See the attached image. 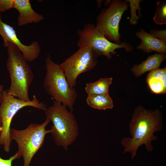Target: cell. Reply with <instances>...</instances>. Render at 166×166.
I'll return each instance as SVG.
<instances>
[{
  "label": "cell",
  "instance_id": "obj_22",
  "mask_svg": "<svg viewBox=\"0 0 166 166\" xmlns=\"http://www.w3.org/2000/svg\"><path fill=\"white\" fill-rule=\"evenodd\" d=\"M4 86L0 84V102L1 100L2 92L3 90ZM0 122H1V120L0 117Z\"/></svg>",
  "mask_w": 166,
  "mask_h": 166
},
{
  "label": "cell",
  "instance_id": "obj_15",
  "mask_svg": "<svg viewBox=\"0 0 166 166\" xmlns=\"http://www.w3.org/2000/svg\"><path fill=\"white\" fill-rule=\"evenodd\" d=\"M112 77L101 78L94 82L86 84L85 89L88 95L109 94V88L112 84Z\"/></svg>",
  "mask_w": 166,
  "mask_h": 166
},
{
  "label": "cell",
  "instance_id": "obj_11",
  "mask_svg": "<svg viewBox=\"0 0 166 166\" xmlns=\"http://www.w3.org/2000/svg\"><path fill=\"white\" fill-rule=\"evenodd\" d=\"M13 8L18 10V25L22 26L29 23H38L43 20V16L32 8L29 0H14Z\"/></svg>",
  "mask_w": 166,
  "mask_h": 166
},
{
  "label": "cell",
  "instance_id": "obj_3",
  "mask_svg": "<svg viewBox=\"0 0 166 166\" xmlns=\"http://www.w3.org/2000/svg\"><path fill=\"white\" fill-rule=\"evenodd\" d=\"M72 112L61 103L56 101L45 110L46 118L53 124L50 133L55 144L65 151L79 135L78 123Z\"/></svg>",
  "mask_w": 166,
  "mask_h": 166
},
{
  "label": "cell",
  "instance_id": "obj_24",
  "mask_svg": "<svg viewBox=\"0 0 166 166\" xmlns=\"http://www.w3.org/2000/svg\"><path fill=\"white\" fill-rule=\"evenodd\" d=\"M97 1V3L98 6L99 7H101V3L102 2V0H98Z\"/></svg>",
  "mask_w": 166,
  "mask_h": 166
},
{
  "label": "cell",
  "instance_id": "obj_14",
  "mask_svg": "<svg viewBox=\"0 0 166 166\" xmlns=\"http://www.w3.org/2000/svg\"><path fill=\"white\" fill-rule=\"evenodd\" d=\"M166 57V53H156L149 56L140 64L134 65L131 71L135 76L139 77L146 72L159 68Z\"/></svg>",
  "mask_w": 166,
  "mask_h": 166
},
{
  "label": "cell",
  "instance_id": "obj_20",
  "mask_svg": "<svg viewBox=\"0 0 166 166\" xmlns=\"http://www.w3.org/2000/svg\"><path fill=\"white\" fill-rule=\"evenodd\" d=\"M21 156L20 153L17 152L14 155L10 157L8 159H4L0 156V166H12L13 161L19 158Z\"/></svg>",
  "mask_w": 166,
  "mask_h": 166
},
{
  "label": "cell",
  "instance_id": "obj_4",
  "mask_svg": "<svg viewBox=\"0 0 166 166\" xmlns=\"http://www.w3.org/2000/svg\"><path fill=\"white\" fill-rule=\"evenodd\" d=\"M45 62L46 72L43 85L45 91L55 101L61 103L73 112L77 96L76 90L70 87L60 65L53 62L49 54Z\"/></svg>",
  "mask_w": 166,
  "mask_h": 166
},
{
  "label": "cell",
  "instance_id": "obj_19",
  "mask_svg": "<svg viewBox=\"0 0 166 166\" xmlns=\"http://www.w3.org/2000/svg\"><path fill=\"white\" fill-rule=\"evenodd\" d=\"M149 34L156 38L166 42V29L158 30L152 29L150 30Z\"/></svg>",
  "mask_w": 166,
  "mask_h": 166
},
{
  "label": "cell",
  "instance_id": "obj_25",
  "mask_svg": "<svg viewBox=\"0 0 166 166\" xmlns=\"http://www.w3.org/2000/svg\"><path fill=\"white\" fill-rule=\"evenodd\" d=\"M2 124L1 122H0V136L1 134L2 131Z\"/></svg>",
  "mask_w": 166,
  "mask_h": 166
},
{
  "label": "cell",
  "instance_id": "obj_21",
  "mask_svg": "<svg viewBox=\"0 0 166 166\" xmlns=\"http://www.w3.org/2000/svg\"><path fill=\"white\" fill-rule=\"evenodd\" d=\"M14 4V0H0V12H5L13 8Z\"/></svg>",
  "mask_w": 166,
  "mask_h": 166
},
{
  "label": "cell",
  "instance_id": "obj_17",
  "mask_svg": "<svg viewBox=\"0 0 166 166\" xmlns=\"http://www.w3.org/2000/svg\"><path fill=\"white\" fill-rule=\"evenodd\" d=\"M153 20L157 24L162 25L166 24V1L162 0L157 2Z\"/></svg>",
  "mask_w": 166,
  "mask_h": 166
},
{
  "label": "cell",
  "instance_id": "obj_23",
  "mask_svg": "<svg viewBox=\"0 0 166 166\" xmlns=\"http://www.w3.org/2000/svg\"><path fill=\"white\" fill-rule=\"evenodd\" d=\"M111 2V0H106L105 2V6H107L108 5H109L110 4Z\"/></svg>",
  "mask_w": 166,
  "mask_h": 166
},
{
  "label": "cell",
  "instance_id": "obj_2",
  "mask_svg": "<svg viewBox=\"0 0 166 166\" xmlns=\"http://www.w3.org/2000/svg\"><path fill=\"white\" fill-rule=\"evenodd\" d=\"M8 55L6 65L11 83L8 93L19 100L30 101L28 91L34 78L32 70L22 53L13 43L7 46Z\"/></svg>",
  "mask_w": 166,
  "mask_h": 166
},
{
  "label": "cell",
  "instance_id": "obj_5",
  "mask_svg": "<svg viewBox=\"0 0 166 166\" xmlns=\"http://www.w3.org/2000/svg\"><path fill=\"white\" fill-rule=\"evenodd\" d=\"M50 122L46 118L41 124L31 123L23 129L10 128V139L17 143V152L23 158V166H30L34 156L43 146L46 135L51 132L50 129H46Z\"/></svg>",
  "mask_w": 166,
  "mask_h": 166
},
{
  "label": "cell",
  "instance_id": "obj_10",
  "mask_svg": "<svg viewBox=\"0 0 166 166\" xmlns=\"http://www.w3.org/2000/svg\"><path fill=\"white\" fill-rule=\"evenodd\" d=\"M0 35L3 39V45L5 47H7L9 42L15 44L27 61L32 62L39 57L41 49L38 42L34 41L28 45L23 44L18 37L13 27L2 21L0 13Z\"/></svg>",
  "mask_w": 166,
  "mask_h": 166
},
{
  "label": "cell",
  "instance_id": "obj_18",
  "mask_svg": "<svg viewBox=\"0 0 166 166\" xmlns=\"http://www.w3.org/2000/svg\"><path fill=\"white\" fill-rule=\"evenodd\" d=\"M129 2L130 7L131 17L129 21L131 24L135 25L137 23L138 20L142 16L141 14V10L140 6V3L143 1L142 0H126Z\"/></svg>",
  "mask_w": 166,
  "mask_h": 166
},
{
  "label": "cell",
  "instance_id": "obj_16",
  "mask_svg": "<svg viewBox=\"0 0 166 166\" xmlns=\"http://www.w3.org/2000/svg\"><path fill=\"white\" fill-rule=\"evenodd\" d=\"M86 102L90 107L99 110L111 109L113 106V100L109 94L88 95Z\"/></svg>",
  "mask_w": 166,
  "mask_h": 166
},
{
  "label": "cell",
  "instance_id": "obj_13",
  "mask_svg": "<svg viewBox=\"0 0 166 166\" xmlns=\"http://www.w3.org/2000/svg\"><path fill=\"white\" fill-rule=\"evenodd\" d=\"M146 82L151 92L156 94L166 93V68H158L149 72Z\"/></svg>",
  "mask_w": 166,
  "mask_h": 166
},
{
  "label": "cell",
  "instance_id": "obj_12",
  "mask_svg": "<svg viewBox=\"0 0 166 166\" xmlns=\"http://www.w3.org/2000/svg\"><path fill=\"white\" fill-rule=\"evenodd\" d=\"M136 35L141 41L137 46V49L148 53L155 51L166 53V42L156 38L142 29L137 31Z\"/></svg>",
  "mask_w": 166,
  "mask_h": 166
},
{
  "label": "cell",
  "instance_id": "obj_9",
  "mask_svg": "<svg viewBox=\"0 0 166 166\" xmlns=\"http://www.w3.org/2000/svg\"><path fill=\"white\" fill-rule=\"evenodd\" d=\"M97 57L89 46L79 48L78 50L60 65L69 85L71 88L76 85L77 77L81 74L92 69L96 65Z\"/></svg>",
  "mask_w": 166,
  "mask_h": 166
},
{
  "label": "cell",
  "instance_id": "obj_7",
  "mask_svg": "<svg viewBox=\"0 0 166 166\" xmlns=\"http://www.w3.org/2000/svg\"><path fill=\"white\" fill-rule=\"evenodd\" d=\"M77 34L79 37L77 43L79 48L89 46L97 57L103 55L111 59L112 54L115 53L117 49L123 48L128 52L133 49L130 44L125 42L118 44L109 41L93 24H86L83 29L77 30Z\"/></svg>",
  "mask_w": 166,
  "mask_h": 166
},
{
  "label": "cell",
  "instance_id": "obj_1",
  "mask_svg": "<svg viewBox=\"0 0 166 166\" xmlns=\"http://www.w3.org/2000/svg\"><path fill=\"white\" fill-rule=\"evenodd\" d=\"M162 119L158 109L152 111L141 106L137 107L129 125L132 137H124L121 142L124 148L123 153H131L133 159L136 156L138 148L143 144L145 145L147 151H152L153 148L151 142L157 139L154 133L162 128Z\"/></svg>",
  "mask_w": 166,
  "mask_h": 166
},
{
  "label": "cell",
  "instance_id": "obj_8",
  "mask_svg": "<svg viewBox=\"0 0 166 166\" xmlns=\"http://www.w3.org/2000/svg\"><path fill=\"white\" fill-rule=\"evenodd\" d=\"M128 6L126 0H113L108 7L102 9L97 16L96 27L109 41L118 44L121 43L119 23Z\"/></svg>",
  "mask_w": 166,
  "mask_h": 166
},
{
  "label": "cell",
  "instance_id": "obj_6",
  "mask_svg": "<svg viewBox=\"0 0 166 166\" xmlns=\"http://www.w3.org/2000/svg\"><path fill=\"white\" fill-rule=\"evenodd\" d=\"M0 117L2 131L0 136V146L7 152H10L12 141L10 138V125L13 118L21 109L31 106L39 109L45 110V105L40 102L35 95L32 100L26 101L19 99L10 94L7 89L2 92L0 102Z\"/></svg>",
  "mask_w": 166,
  "mask_h": 166
}]
</instances>
